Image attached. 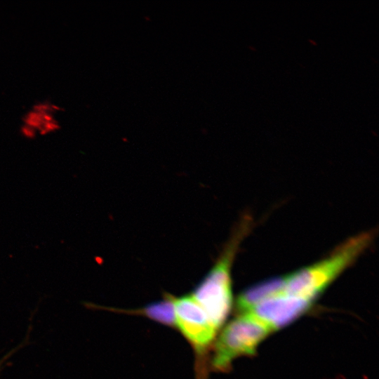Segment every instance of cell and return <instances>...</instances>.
<instances>
[{"mask_svg":"<svg viewBox=\"0 0 379 379\" xmlns=\"http://www.w3.org/2000/svg\"><path fill=\"white\" fill-rule=\"evenodd\" d=\"M372 232L354 236L335 248L326 257L285 276L284 293L312 301L370 246Z\"/></svg>","mask_w":379,"mask_h":379,"instance_id":"cell-2","label":"cell"},{"mask_svg":"<svg viewBox=\"0 0 379 379\" xmlns=\"http://www.w3.org/2000/svg\"><path fill=\"white\" fill-rule=\"evenodd\" d=\"M251 220L246 215L239 220L214 265L191 294L218 331L232 309L231 270L239 245L250 230Z\"/></svg>","mask_w":379,"mask_h":379,"instance_id":"cell-1","label":"cell"},{"mask_svg":"<svg viewBox=\"0 0 379 379\" xmlns=\"http://www.w3.org/2000/svg\"><path fill=\"white\" fill-rule=\"evenodd\" d=\"M272 331L249 313L230 321L215 340L211 361L215 371H227L234 359L255 353L259 344Z\"/></svg>","mask_w":379,"mask_h":379,"instance_id":"cell-3","label":"cell"},{"mask_svg":"<svg viewBox=\"0 0 379 379\" xmlns=\"http://www.w3.org/2000/svg\"><path fill=\"white\" fill-rule=\"evenodd\" d=\"M312 302L283 293L262 301L246 313L251 314L274 331L305 313L310 308Z\"/></svg>","mask_w":379,"mask_h":379,"instance_id":"cell-5","label":"cell"},{"mask_svg":"<svg viewBox=\"0 0 379 379\" xmlns=\"http://www.w3.org/2000/svg\"><path fill=\"white\" fill-rule=\"evenodd\" d=\"M286 277H274L249 287L241 292L236 300V309L241 314L248 312L262 301L284 293Z\"/></svg>","mask_w":379,"mask_h":379,"instance_id":"cell-6","label":"cell"},{"mask_svg":"<svg viewBox=\"0 0 379 379\" xmlns=\"http://www.w3.org/2000/svg\"><path fill=\"white\" fill-rule=\"evenodd\" d=\"M119 312L141 315L162 325L175 328L174 308L172 295L170 294L166 293L163 300L150 303L142 308L119 310Z\"/></svg>","mask_w":379,"mask_h":379,"instance_id":"cell-7","label":"cell"},{"mask_svg":"<svg viewBox=\"0 0 379 379\" xmlns=\"http://www.w3.org/2000/svg\"><path fill=\"white\" fill-rule=\"evenodd\" d=\"M175 328L181 332L194 350L199 379L206 375V355L214 341L218 330L191 294L172 295Z\"/></svg>","mask_w":379,"mask_h":379,"instance_id":"cell-4","label":"cell"}]
</instances>
